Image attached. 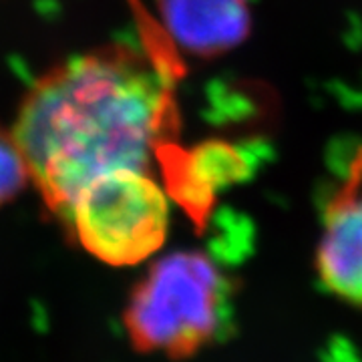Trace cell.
I'll list each match as a JSON object with an SVG mask.
<instances>
[{
  "mask_svg": "<svg viewBox=\"0 0 362 362\" xmlns=\"http://www.w3.org/2000/svg\"><path fill=\"white\" fill-rule=\"evenodd\" d=\"M65 221L93 258L115 268L137 266L168 240L169 195L147 169H115L90 181Z\"/></svg>",
  "mask_w": 362,
  "mask_h": 362,
  "instance_id": "3957f363",
  "label": "cell"
},
{
  "mask_svg": "<svg viewBox=\"0 0 362 362\" xmlns=\"http://www.w3.org/2000/svg\"><path fill=\"white\" fill-rule=\"evenodd\" d=\"M228 298V280L206 254L183 250L156 259L123 314L131 346L173 361L192 356L223 328Z\"/></svg>",
  "mask_w": 362,
  "mask_h": 362,
  "instance_id": "7a4b0ae2",
  "label": "cell"
},
{
  "mask_svg": "<svg viewBox=\"0 0 362 362\" xmlns=\"http://www.w3.org/2000/svg\"><path fill=\"white\" fill-rule=\"evenodd\" d=\"M156 159L169 199L199 228L206 226L218 195L242 180L247 171L244 156L223 143L183 149L177 141H169L159 147Z\"/></svg>",
  "mask_w": 362,
  "mask_h": 362,
  "instance_id": "5b68a950",
  "label": "cell"
},
{
  "mask_svg": "<svg viewBox=\"0 0 362 362\" xmlns=\"http://www.w3.org/2000/svg\"><path fill=\"white\" fill-rule=\"evenodd\" d=\"M30 183V173L13 129L0 125V206L13 202Z\"/></svg>",
  "mask_w": 362,
  "mask_h": 362,
  "instance_id": "52a82bcc",
  "label": "cell"
},
{
  "mask_svg": "<svg viewBox=\"0 0 362 362\" xmlns=\"http://www.w3.org/2000/svg\"><path fill=\"white\" fill-rule=\"evenodd\" d=\"M147 54L111 45L71 57L28 89L13 125L30 181L65 220L77 195L115 169H149L175 141L171 83Z\"/></svg>",
  "mask_w": 362,
  "mask_h": 362,
  "instance_id": "6da1fadb",
  "label": "cell"
},
{
  "mask_svg": "<svg viewBox=\"0 0 362 362\" xmlns=\"http://www.w3.org/2000/svg\"><path fill=\"white\" fill-rule=\"evenodd\" d=\"M169 42L195 57H216L238 47L250 30L247 0H157Z\"/></svg>",
  "mask_w": 362,
  "mask_h": 362,
  "instance_id": "8992f818",
  "label": "cell"
},
{
  "mask_svg": "<svg viewBox=\"0 0 362 362\" xmlns=\"http://www.w3.org/2000/svg\"><path fill=\"white\" fill-rule=\"evenodd\" d=\"M316 272L332 296L362 308V147L326 199Z\"/></svg>",
  "mask_w": 362,
  "mask_h": 362,
  "instance_id": "277c9868",
  "label": "cell"
}]
</instances>
